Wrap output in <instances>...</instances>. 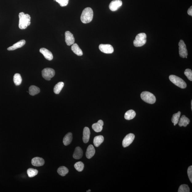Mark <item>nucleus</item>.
I'll return each instance as SVG.
<instances>
[{"label":"nucleus","mask_w":192,"mask_h":192,"mask_svg":"<svg viewBox=\"0 0 192 192\" xmlns=\"http://www.w3.org/2000/svg\"><path fill=\"white\" fill-rule=\"evenodd\" d=\"M104 137L102 135L96 136L94 139L93 143L96 147H98L103 142Z\"/></svg>","instance_id":"obj_21"},{"label":"nucleus","mask_w":192,"mask_h":192,"mask_svg":"<svg viewBox=\"0 0 192 192\" xmlns=\"http://www.w3.org/2000/svg\"><path fill=\"white\" fill-rule=\"evenodd\" d=\"M40 89L38 87L32 86L29 88V94L32 96L35 95L40 92Z\"/></svg>","instance_id":"obj_23"},{"label":"nucleus","mask_w":192,"mask_h":192,"mask_svg":"<svg viewBox=\"0 0 192 192\" xmlns=\"http://www.w3.org/2000/svg\"><path fill=\"white\" fill-rule=\"evenodd\" d=\"M187 14L190 16H192V7L190 6V7L188 11H187Z\"/></svg>","instance_id":"obj_35"},{"label":"nucleus","mask_w":192,"mask_h":192,"mask_svg":"<svg viewBox=\"0 0 192 192\" xmlns=\"http://www.w3.org/2000/svg\"><path fill=\"white\" fill-rule=\"evenodd\" d=\"M97 122L99 123V124L102 125V126H103L104 125V122L102 120H99Z\"/></svg>","instance_id":"obj_36"},{"label":"nucleus","mask_w":192,"mask_h":192,"mask_svg":"<svg viewBox=\"0 0 192 192\" xmlns=\"http://www.w3.org/2000/svg\"><path fill=\"white\" fill-rule=\"evenodd\" d=\"M83 152L81 148L77 147L75 148L74 152L73 154V157L75 159H79L83 156Z\"/></svg>","instance_id":"obj_17"},{"label":"nucleus","mask_w":192,"mask_h":192,"mask_svg":"<svg viewBox=\"0 0 192 192\" xmlns=\"http://www.w3.org/2000/svg\"><path fill=\"white\" fill-rule=\"evenodd\" d=\"M55 74L54 70L51 68H45L42 71V77L47 81H50L54 76Z\"/></svg>","instance_id":"obj_6"},{"label":"nucleus","mask_w":192,"mask_h":192,"mask_svg":"<svg viewBox=\"0 0 192 192\" xmlns=\"http://www.w3.org/2000/svg\"><path fill=\"white\" fill-rule=\"evenodd\" d=\"M191 110H192V100L191 102Z\"/></svg>","instance_id":"obj_38"},{"label":"nucleus","mask_w":192,"mask_h":192,"mask_svg":"<svg viewBox=\"0 0 192 192\" xmlns=\"http://www.w3.org/2000/svg\"><path fill=\"white\" fill-rule=\"evenodd\" d=\"M40 52L45 57V58L49 61H51L53 58V56L52 52L45 48H42L40 50Z\"/></svg>","instance_id":"obj_12"},{"label":"nucleus","mask_w":192,"mask_h":192,"mask_svg":"<svg viewBox=\"0 0 192 192\" xmlns=\"http://www.w3.org/2000/svg\"><path fill=\"white\" fill-rule=\"evenodd\" d=\"M93 129L97 132H99L102 131L103 127L102 125L98 122L94 123L92 126Z\"/></svg>","instance_id":"obj_30"},{"label":"nucleus","mask_w":192,"mask_h":192,"mask_svg":"<svg viewBox=\"0 0 192 192\" xmlns=\"http://www.w3.org/2000/svg\"><path fill=\"white\" fill-rule=\"evenodd\" d=\"M93 17V11L92 9L87 7L84 9L82 12L81 19L84 24L88 23L92 21Z\"/></svg>","instance_id":"obj_2"},{"label":"nucleus","mask_w":192,"mask_h":192,"mask_svg":"<svg viewBox=\"0 0 192 192\" xmlns=\"http://www.w3.org/2000/svg\"><path fill=\"white\" fill-rule=\"evenodd\" d=\"M180 115H181V112L180 111H178L177 113L173 114L172 118H171V122L174 123V126L178 124L179 122Z\"/></svg>","instance_id":"obj_27"},{"label":"nucleus","mask_w":192,"mask_h":192,"mask_svg":"<svg viewBox=\"0 0 192 192\" xmlns=\"http://www.w3.org/2000/svg\"><path fill=\"white\" fill-rule=\"evenodd\" d=\"M64 86V83L63 82H59L58 84H57L54 88V93L57 94H59L60 93L61 90H62Z\"/></svg>","instance_id":"obj_24"},{"label":"nucleus","mask_w":192,"mask_h":192,"mask_svg":"<svg viewBox=\"0 0 192 192\" xmlns=\"http://www.w3.org/2000/svg\"><path fill=\"white\" fill-rule=\"evenodd\" d=\"M65 42L66 44L68 46H70L74 44L75 42V38L74 35L69 31L65 32Z\"/></svg>","instance_id":"obj_11"},{"label":"nucleus","mask_w":192,"mask_h":192,"mask_svg":"<svg viewBox=\"0 0 192 192\" xmlns=\"http://www.w3.org/2000/svg\"><path fill=\"white\" fill-rule=\"evenodd\" d=\"M136 115V112L132 110H130L125 113L124 117L125 119L131 120L135 117Z\"/></svg>","instance_id":"obj_22"},{"label":"nucleus","mask_w":192,"mask_h":192,"mask_svg":"<svg viewBox=\"0 0 192 192\" xmlns=\"http://www.w3.org/2000/svg\"><path fill=\"white\" fill-rule=\"evenodd\" d=\"M26 42L24 40H22L19 41L17 43H15L12 46L9 47L8 48L7 50L8 51H13L15 50L18 49L23 46L26 44Z\"/></svg>","instance_id":"obj_14"},{"label":"nucleus","mask_w":192,"mask_h":192,"mask_svg":"<svg viewBox=\"0 0 192 192\" xmlns=\"http://www.w3.org/2000/svg\"><path fill=\"white\" fill-rule=\"evenodd\" d=\"M73 138L72 134L69 132L66 135L63 139V143L64 145L67 146L71 143Z\"/></svg>","instance_id":"obj_19"},{"label":"nucleus","mask_w":192,"mask_h":192,"mask_svg":"<svg viewBox=\"0 0 192 192\" xmlns=\"http://www.w3.org/2000/svg\"><path fill=\"white\" fill-rule=\"evenodd\" d=\"M31 164L34 166H42L44 165L45 161L42 158L36 157L32 159Z\"/></svg>","instance_id":"obj_13"},{"label":"nucleus","mask_w":192,"mask_h":192,"mask_svg":"<svg viewBox=\"0 0 192 192\" xmlns=\"http://www.w3.org/2000/svg\"><path fill=\"white\" fill-rule=\"evenodd\" d=\"M57 171L58 174L62 177L65 176L69 172L68 169L65 166H60L58 169Z\"/></svg>","instance_id":"obj_25"},{"label":"nucleus","mask_w":192,"mask_h":192,"mask_svg":"<svg viewBox=\"0 0 192 192\" xmlns=\"http://www.w3.org/2000/svg\"><path fill=\"white\" fill-rule=\"evenodd\" d=\"M141 97L144 102L150 104H154L156 102L155 96L148 91H145L142 93Z\"/></svg>","instance_id":"obj_3"},{"label":"nucleus","mask_w":192,"mask_h":192,"mask_svg":"<svg viewBox=\"0 0 192 192\" xmlns=\"http://www.w3.org/2000/svg\"><path fill=\"white\" fill-rule=\"evenodd\" d=\"M95 150L94 147L92 145H89L87 148L86 153V156L88 159H90L94 155Z\"/></svg>","instance_id":"obj_16"},{"label":"nucleus","mask_w":192,"mask_h":192,"mask_svg":"<svg viewBox=\"0 0 192 192\" xmlns=\"http://www.w3.org/2000/svg\"><path fill=\"white\" fill-rule=\"evenodd\" d=\"M86 192H91V190H89L88 191H87Z\"/></svg>","instance_id":"obj_37"},{"label":"nucleus","mask_w":192,"mask_h":192,"mask_svg":"<svg viewBox=\"0 0 192 192\" xmlns=\"http://www.w3.org/2000/svg\"><path fill=\"white\" fill-rule=\"evenodd\" d=\"M90 129L88 127L84 128L83 131V140L84 143H87L90 138Z\"/></svg>","instance_id":"obj_15"},{"label":"nucleus","mask_w":192,"mask_h":192,"mask_svg":"<svg viewBox=\"0 0 192 192\" xmlns=\"http://www.w3.org/2000/svg\"><path fill=\"white\" fill-rule=\"evenodd\" d=\"M13 81L16 86L20 85L22 81L21 75L19 74H16L14 76Z\"/></svg>","instance_id":"obj_26"},{"label":"nucleus","mask_w":192,"mask_h":192,"mask_svg":"<svg viewBox=\"0 0 192 192\" xmlns=\"http://www.w3.org/2000/svg\"><path fill=\"white\" fill-rule=\"evenodd\" d=\"M135 138L134 135L133 134H129L125 136L122 141L123 147H127L133 142Z\"/></svg>","instance_id":"obj_8"},{"label":"nucleus","mask_w":192,"mask_h":192,"mask_svg":"<svg viewBox=\"0 0 192 192\" xmlns=\"http://www.w3.org/2000/svg\"><path fill=\"white\" fill-rule=\"evenodd\" d=\"M184 74L190 81H192V71L190 69H187L185 70Z\"/></svg>","instance_id":"obj_32"},{"label":"nucleus","mask_w":192,"mask_h":192,"mask_svg":"<svg viewBox=\"0 0 192 192\" xmlns=\"http://www.w3.org/2000/svg\"><path fill=\"white\" fill-rule=\"evenodd\" d=\"M178 192H189L190 190L189 187L186 184H182L181 185L178 189Z\"/></svg>","instance_id":"obj_31"},{"label":"nucleus","mask_w":192,"mask_h":192,"mask_svg":"<svg viewBox=\"0 0 192 192\" xmlns=\"http://www.w3.org/2000/svg\"><path fill=\"white\" fill-rule=\"evenodd\" d=\"M169 79L174 84L180 88L184 89L186 87L187 84L186 82L180 78L176 76V75H170L169 77Z\"/></svg>","instance_id":"obj_5"},{"label":"nucleus","mask_w":192,"mask_h":192,"mask_svg":"<svg viewBox=\"0 0 192 192\" xmlns=\"http://www.w3.org/2000/svg\"><path fill=\"white\" fill-rule=\"evenodd\" d=\"M147 35L145 33H139L136 37L134 41V44L136 47L143 46L146 44L147 42Z\"/></svg>","instance_id":"obj_4"},{"label":"nucleus","mask_w":192,"mask_h":192,"mask_svg":"<svg viewBox=\"0 0 192 192\" xmlns=\"http://www.w3.org/2000/svg\"><path fill=\"white\" fill-rule=\"evenodd\" d=\"M74 167L77 171L81 172L84 170V165L83 162H78L75 163Z\"/></svg>","instance_id":"obj_29"},{"label":"nucleus","mask_w":192,"mask_h":192,"mask_svg":"<svg viewBox=\"0 0 192 192\" xmlns=\"http://www.w3.org/2000/svg\"><path fill=\"white\" fill-rule=\"evenodd\" d=\"M19 27L21 29H25L31 24V17L28 14H25L23 12H21L19 15Z\"/></svg>","instance_id":"obj_1"},{"label":"nucleus","mask_w":192,"mask_h":192,"mask_svg":"<svg viewBox=\"0 0 192 192\" xmlns=\"http://www.w3.org/2000/svg\"><path fill=\"white\" fill-rule=\"evenodd\" d=\"M179 46L180 56L182 58H187L188 52H187L186 45L183 40H181L180 41Z\"/></svg>","instance_id":"obj_7"},{"label":"nucleus","mask_w":192,"mask_h":192,"mask_svg":"<svg viewBox=\"0 0 192 192\" xmlns=\"http://www.w3.org/2000/svg\"><path fill=\"white\" fill-rule=\"evenodd\" d=\"M187 175L191 183H192V166L189 167L187 171Z\"/></svg>","instance_id":"obj_34"},{"label":"nucleus","mask_w":192,"mask_h":192,"mask_svg":"<svg viewBox=\"0 0 192 192\" xmlns=\"http://www.w3.org/2000/svg\"><path fill=\"white\" fill-rule=\"evenodd\" d=\"M122 2L121 0H113L109 6L110 10L114 11L117 10L122 6Z\"/></svg>","instance_id":"obj_10"},{"label":"nucleus","mask_w":192,"mask_h":192,"mask_svg":"<svg viewBox=\"0 0 192 192\" xmlns=\"http://www.w3.org/2000/svg\"><path fill=\"white\" fill-rule=\"evenodd\" d=\"M190 122V120L189 118H187L184 115H182L181 118L179 120V125L180 127L184 126L186 127Z\"/></svg>","instance_id":"obj_18"},{"label":"nucleus","mask_w":192,"mask_h":192,"mask_svg":"<svg viewBox=\"0 0 192 192\" xmlns=\"http://www.w3.org/2000/svg\"><path fill=\"white\" fill-rule=\"evenodd\" d=\"M99 49L100 51L105 54H111L114 51L113 47L110 44H100Z\"/></svg>","instance_id":"obj_9"},{"label":"nucleus","mask_w":192,"mask_h":192,"mask_svg":"<svg viewBox=\"0 0 192 192\" xmlns=\"http://www.w3.org/2000/svg\"><path fill=\"white\" fill-rule=\"evenodd\" d=\"M71 50L77 56H82L83 55V53L82 50L80 49L77 43H74L71 47Z\"/></svg>","instance_id":"obj_20"},{"label":"nucleus","mask_w":192,"mask_h":192,"mask_svg":"<svg viewBox=\"0 0 192 192\" xmlns=\"http://www.w3.org/2000/svg\"><path fill=\"white\" fill-rule=\"evenodd\" d=\"M38 171L33 168H30L27 170V174L29 177L33 178L38 174Z\"/></svg>","instance_id":"obj_28"},{"label":"nucleus","mask_w":192,"mask_h":192,"mask_svg":"<svg viewBox=\"0 0 192 192\" xmlns=\"http://www.w3.org/2000/svg\"><path fill=\"white\" fill-rule=\"evenodd\" d=\"M55 1L62 7L67 6L69 2V0H55Z\"/></svg>","instance_id":"obj_33"}]
</instances>
